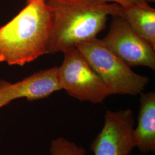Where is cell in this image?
I'll list each match as a JSON object with an SVG mask.
<instances>
[{
	"label": "cell",
	"mask_w": 155,
	"mask_h": 155,
	"mask_svg": "<svg viewBox=\"0 0 155 155\" xmlns=\"http://www.w3.org/2000/svg\"><path fill=\"white\" fill-rule=\"evenodd\" d=\"M130 109L107 110L104 127L91 145L94 155H129L136 147Z\"/></svg>",
	"instance_id": "6"
},
{
	"label": "cell",
	"mask_w": 155,
	"mask_h": 155,
	"mask_svg": "<svg viewBox=\"0 0 155 155\" xmlns=\"http://www.w3.org/2000/svg\"><path fill=\"white\" fill-rule=\"evenodd\" d=\"M7 105H8V103H7L6 101H5V97H4L3 94H2V93L0 91V109L2 107Z\"/></svg>",
	"instance_id": "12"
},
{
	"label": "cell",
	"mask_w": 155,
	"mask_h": 155,
	"mask_svg": "<svg viewBox=\"0 0 155 155\" xmlns=\"http://www.w3.org/2000/svg\"><path fill=\"white\" fill-rule=\"evenodd\" d=\"M100 1L106 3H115L122 8H125V7L132 5L147 6L149 5V4L146 2L145 0H100Z\"/></svg>",
	"instance_id": "11"
},
{
	"label": "cell",
	"mask_w": 155,
	"mask_h": 155,
	"mask_svg": "<svg viewBox=\"0 0 155 155\" xmlns=\"http://www.w3.org/2000/svg\"><path fill=\"white\" fill-rule=\"evenodd\" d=\"M51 25L47 3L27 0L22 10L0 28V62L22 66L47 54Z\"/></svg>",
	"instance_id": "2"
},
{
	"label": "cell",
	"mask_w": 155,
	"mask_h": 155,
	"mask_svg": "<svg viewBox=\"0 0 155 155\" xmlns=\"http://www.w3.org/2000/svg\"><path fill=\"white\" fill-rule=\"evenodd\" d=\"M76 47L111 94L137 95L143 93L149 82L148 78L133 72L102 40L97 38Z\"/></svg>",
	"instance_id": "3"
},
{
	"label": "cell",
	"mask_w": 155,
	"mask_h": 155,
	"mask_svg": "<svg viewBox=\"0 0 155 155\" xmlns=\"http://www.w3.org/2000/svg\"><path fill=\"white\" fill-rule=\"evenodd\" d=\"M110 28L102 40L129 66L155 69V49L130 27L120 15L113 16Z\"/></svg>",
	"instance_id": "5"
},
{
	"label": "cell",
	"mask_w": 155,
	"mask_h": 155,
	"mask_svg": "<svg viewBox=\"0 0 155 155\" xmlns=\"http://www.w3.org/2000/svg\"><path fill=\"white\" fill-rule=\"evenodd\" d=\"M140 94L138 124L133 130L135 146L143 153L155 152V92Z\"/></svg>",
	"instance_id": "8"
},
{
	"label": "cell",
	"mask_w": 155,
	"mask_h": 155,
	"mask_svg": "<svg viewBox=\"0 0 155 155\" xmlns=\"http://www.w3.org/2000/svg\"><path fill=\"white\" fill-rule=\"evenodd\" d=\"M51 155H86L83 147L63 137L52 141L50 147Z\"/></svg>",
	"instance_id": "10"
},
{
	"label": "cell",
	"mask_w": 155,
	"mask_h": 155,
	"mask_svg": "<svg viewBox=\"0 0 155 155\" xmlns=\"http://www.w3.org/2000/svg\"><path fill=\"white\" fill-rule=\"evenodd\" d=\"M63 53L64 60L58 70L61 90L80 101L95 104L102 103L112 95L77 47Z\"/></svg>",
	"instance_id": "4"
},
{
	"label": "cell",
	"mask_w": 155,
	"mask_h": 155,
	"mask_svg": "<svg viewBox=\"0 0 155 155\" xmlns=\"http://www.w3.org/2000/svg\"><path fill=\"white\" fill-rule=\"evenodd\" d=\"M145 1L149 4V2H155V0H145Z\"/></svg>",
	"instance_id": "13"
},
{
	"label": "cell",
	"mask_w": 155,
	"mask_h": 155,
	"mask_svg": "<svg viewBox=\"0 0 155 155\" xmlns=\"http://www.w3.org/2000/svg\"><path fill=\"white\" fill-rule=\"evenodd\" d=\"M58 67L36 72L15 83H9V91L12 101L22 98L29 101L41 100L61 90Z\"/></svg>",
	"instance_id": "7"
},
{
	"label": "cell",
	"mask_w": 155,
	"mask_h": 155,
	"mask_svg": "<svg viewBox=\"0 0 155 155\" xmlns=\"http://www.w3.org/2000/svg\"><path fill=\"white\" fill-rule=\"evenodd\" d=\"M36 1H42V2H45L47 0H36Z\"/></svg>",
	"instance_id": "14"
},
{
	"label": "cell",
	"mask_w": 155,
	"mask_h": 155,
	"mask_svg": "<svg viewBox=\"0 0 155 155\" xmlns=\"http://www.w3.org/2000/svg\"><path fill=\"white\" fill-rule=\"evenodd\" d=\"M119 15L155 50V9L150 5L122 8Z\"/></svg>",
	"instance_id": "9"
},
{
	"label": "cell",
	"mask_w": 155,
	"mask_h": 155,
	"mask_svg": "<svg viewBox=\"0 0 155 155\" xmlns=\"http://www.w3.org/2000/svg\"><path fill=\"white\" fill-rule=\"evenodd\" d=\"M52 25L47 54L64 52L97 39L109 16L119 15L122 7L100 0H47Z\"/></svg>",
	"instance_id": "1"
}]
</instances>
